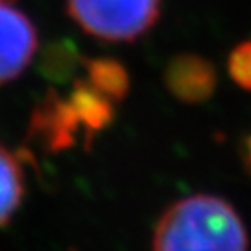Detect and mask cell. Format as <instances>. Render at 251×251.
Returning a JSON list of instances; mask_svg holds the SVG:
<instances>
[{
	"mask_svg": "<svg viewBox=\"0 0 251 251\" xmlns=\"http://www.w3.org/2000/svg\"><path fill=\"white\" fill-rule=\"evenodd\" d=\"M152 251H250V236L229 201L198 194L166 208L154 227Z\"/></svg>",
	"mask_w": 251,
	"mask_h": 251,
	"instance_id": "cell-1",
	"label": "cell"
},
{
	"mask_svg": "<svg viewBox=\"0 0 251 251\" xmlns=\"http://www.w3.org/2000/svg\"><path fill=\"white\" fill-rule=\"evenodd\" d=\"M65 8L86 34L108 43H125L156 25L162 0H65Z\"/></svg>",
	"mask_w": 251,
	"mask_h": 251,
	"instance_id": "cell-2",
	"label": "cell"
},
{
	"mask_svg": "<svg viewBox=\"0 0 251 251\" xmlns=\"http://www.w3.org/2000/svg\"><path fill=\"white\" fill-rule=\"evenodd\" d=\"M36 49L37 32L32 21L11 2L0 0V84L17 78Z\"/></svg>",
	"mask_w": 251,
	"mask_h": 251,
	"instance_id": "cell-3",
	"label": "cell"
},
{
	"mask_svg": "<svg viewBox=\"0 0 251 251\" xmlns=\"http://www.w3.org/2000/svg\"><path fill=\"white\" fill-rule=\"evenodd\" d=\"M164 84L177 100L199 104L212 97L218 84L214 65L199 54H177L164 69Z\"/></svg>",
	"mask_w": 251,
	"mask_h": 251,
	"instance_id": "cell-4",
	"label": "cell"
},
{
	"mask_svg": "<svg viewBox=\"0 0 251 251\" xmlns=\"http://www.w3.org/2000/svg\"><path fill=\"white\" fill-rule=\"evenodd\" d=\"M30 128L32 134L43 142V145L54 151L73 145L80 134L86 138L84 126L78 121L69 100L54 95L47 97L41 102V106L34 112Z\"/></svg>",
	"mask_w": 251,
	"mask_h": 251,
	"instance_id": "cell-5",
	"label": "cell"
},
{
	"mask_svg": "<svg viewBox=\"0 0 251 251\" xmlns=\"http://www.w3.org/2000/svg\"><path fill=\"white\" fill-rule=\"evenodd\" d=\"M25 194L23 170L17 156L0 145V225L8 224L15 214Z\"/></svg>",
	"mask_w": 251,
	"mask_h": 251,
	"instance_id": "cell-6",
	"label": "cell"
},
{
	"mask_svg": "<svg viewBox=\"0 0 251 251\" xmlns=\"http://www.w3.org/2000/svg\"><path fill=\"white\" fill-rule=\"evenodd\" d=\"M86 80L110 100H121L128 91V75L116 60H86Z\"/></svg>",
	"mask_w": 251,
	"mask_h": 251,
	"instance_id": "cell-7",
	"label": "cell"
},
{
	"mask_svg": "<svg viewBox=\"0 0 251 251\" xmlns=\"http://www.w3.org/2000/svg\"><path fill=\"white\" fill-rule=\"evenodd\" d=\"M227 67L234 84L240 86L242 90L251 91V39L234 47L229 56Z\"/></svg>",
	"mask_w": 251,
	"mask_h": 251,
	"instance_id": "cell-8",
	"label": "cell"
},
{
	"mask_svg": "<svg viewBox=\"0 0 251 251\" xmlns=\"http://www.w3.org/2000/svg\"><path fill=\"white\" fill-rule=\"evenodd\" d=\"M238 152H240L244 168L251 175V132L248 136H244V140L240 142V147H238Z\"/></svg>",
	"mask_w": 251,
	"mask_h": 251,
	"instance_id": "cell-9",
	"label": "cell"
},
{
	"mask_svg": "<svg viewBox=\"0 0 251 251\" xmlns=\"http://www.w3.org/2000/svg\"><path fill=\"white\" fill-rule=\"evenodd\" d=\"M4 2H11V4H15V0H4Z\"/></svg>",
	"mask_w": 251,
	"mask_h": 251,
	"instance_id": "cell-10",
	"label": "cell"
}]
</instances>
